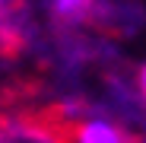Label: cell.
I'll use <instances>...</instances> for the list:
<instances>
[{
    "label": "cell",
    "mask_w": 146,
    "mask_h": 143,
    "mask_svg": "<svg viewBox=\"0 0 146 143\" xmlns=\"http://www.w3.org/2000/svg\"><path fill=\"white\" fill-rule=\"evenodd\" d=\"M73 143H146V137L133 134L124 121H111V118L83 121V118H80Z\"/></svg>",
    "instance_id": "cell-2"
},
{
    "label": "cell",
    "mask_w": 146,
    "mask_h": 143,
    "mask_svg": "<svg viewBox=\"0 0 146 143\" xmlns=\"http://www.w3.org/2000/svg\"><path fill=\"white\" fill-rule=\"evenodd\" d=\"M92 3V0H51V13L64 22H76L80 13Z\"/></svg>",
    "instance_id": "cell-4"
},
{
    "label": "cell",
    "mask_w": 146,
    "mask_h": 143,
    "mask_svg": "<svg viewBox=\"0 0 146 143\" xmlns=\"http://www.w3.org/2000/svg\"><path fill=\"white\" fill-rule=\"evenodd\" d=\"M80 114L70 102H29L0 118V143H73Z\"/></svg>",
    "instance_id": "cell-1"
},
{
    "label": "cell",
    "mask_w": 146,
    "mask_h": 143,
    "mask_svg": "<svg viewBox=\"0 0 146 143\" xmlns=\"http://www.w3.org/2000/svg\"><path fill=\"white\" fill-rule=\"evenodd\" d=\"M38 99H44L41 83L19 76V80H13L7 86H0V118L7 111H13V108H19V105H29V102H38Z\"/></svg>",
    "instance_id": "cell-3"
}]
</instances>
